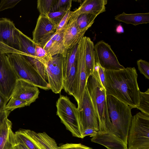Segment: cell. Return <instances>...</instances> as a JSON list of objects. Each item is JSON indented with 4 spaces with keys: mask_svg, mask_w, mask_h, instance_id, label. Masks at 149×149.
<instances>
[{
    "mask_svg": "<svg viewBox=\"0 0 149 149\" xmlns=\"http://www.w3.org/2000/svg\"><path fill=\"white\" fill-rule=\"evenodd\" d=\"M104 88L106 95H111L132 108H136L140 102L137 79L134 67L122 70H105Z\"/></svg>",
    "mask_w": 149,
    "mask_h": 149,
    "instance_id": "obj_1",
    "label": "cell"
},
{
    "mask_svg": "<svg viewBox=\"0 0 149 149\" xmlns=\"http://www.w3.org/2000/svg\"><path fill=\"white\" fill-rule=\"evenodd\" d=\"M112 130L98 144L107 149H127V139L132 116V108L111 95H107Z\"/></svg>",
    "mask_w": 149,
    "mask_h": 149,
    "instance_id": "obj_2",
    "label": "cell"
},
{
    "mask_svg": "<svg viewBox=\"0 0 149 149\" xmlns=\"http://www.w3.org/2000/svg\"><path fill=\"white\" fill-rule=\"evenodd\" d=\"M88 91L98 118L99 131L92 137V142H97L111 132L112 126L109 114L105 90L97 71L88 77L86 85Z\"/></svg>",
    "mask_w": 149,
    "mask_h": 149,
    "instance_id": "obj_3",
    "label": "cell"
},
{
    "mask_svg": "<svg viewBox=\"0 0 149 149\" xmlns=\"http://www.w3.org/2000/svg\"><path fill=\"white\" fill-rule=\"evenodd\" d=\"M6 55L10 65L19 79L26 81L41 89H49L47 82L23 55L17 53Z\"/></svg>",
    "mask_w": 149,
    "mask_h": 149,
    "instance_id": "obj_4",
    "label": "cell"
},
{
    "mask_svg": "<svg viewBox=\"0 0 149 149\" xmlns=\"http://www.w3.org/2000/svg\"><path fill=\"white\" fill-rule=\"evenodd\" d=\"M127 149H149V115L139 112L132 116Z\"/></svg>",
    "mask_w": 149,
    "mask_h": 149,
    "instance_id": "obj_5",
    "label": "cell"
},
{
    "mask_svg": "<svg viewBox=\"0 0 149 149\" xmlns=\"http://www.w3.org/2000/svg\"><path fill=\"white\" fill-rule=\"evenodd\" d=\"M56 115L74 136L82 139L78 110L67 96L60 95L56 102Z\"/></svg>",
    "mask_w": 149,
    "mask_h": 149,
    "instance_id": "obj_6",
    "label": "cell"
},
{
    "mask_svg": "<svg viewBox=\"0 0 149 149\" xmlns=\"http://www.w3.org/2000/svg\"><path fill=\"white\" fill-rule=\"evenodd\" d=\"M85 36H84L78 44L76 77L72 95L77 102L78 106L82 100L88 79L85 64Z\"/></svg>",
    "mask_w": 149,
    "mask_h": 149,
    "instance_id": "obj_7",
    "label": "cell"
},
{
    "mask_svg": "<svg viewBox=\"0 0 149 149\" xmlns=\"http://www.w3.org/2000/svg\"><path fill=\"white\" fill-rule=\"evenodd\" d=\"M78 110L81 134L87 128H92L99 131L98 118L86 86L85 88Z\"/></svg>",
    "mask_w": 149,
    "mask_h": 149,
    "instance_id": "obj_8",
    "label": "cell"
},
{
    "mask_svg": "<svg viewBox=\"0 0 149 149\" xmlns=\"http://www.w3.org/2000/svg\"><path fill=\"white\" fill-rule=\"evenodd\" d=\"M63 57L60 54L53 56L45 65L49 89L56 94L60 93L63 88Z\"/></svg>",
    "mask_w": 149,
    "mask_h": 149,
    "instance_id": "obj_9",
    "label": "cell"
},
{
    "mask_svg": "<svg viewBox=\"0 0 149 149\" xmlns=\"http://www.w3.org/2000/svg\"><path fill=\"white\" fill-rule=\"evenodd\" d=\"M18 79L6 54H0V92L9 100Z\"/></svg>",
    "mask_w": 149,
    "mask_h": 149,
    "instance_id": "obj_10",
    "label": "cell"
},
{
    "mask_svg": "<svg viewBox=\"0 0 149 149\" xmlns=\"http://www.w3.org/2000/svg\"><path fill=\"white\" fill-rule=\"evenodd\" d=\"M95 62L105 70H117L124 67L119 63L111 46L103 40L98 42L94 46Z\"/></svg>",
    "mask_w": 149,
    "mask_h": 149,
    "instance_id": "obj_11",
    "label": "cell"
},
{
    "mask_svg": "<svg viewBox=\"0 0 149 149\" xmlns=\"http://www.w3.org/2000/svg\"><path fill=\"white\" fill-rule=\"evenodd\" d=\"M17 29L13 22L9 19L6 18L0 19V43L21 52Z\"/></svg>",
    "mask_w": 149,
    "mask_h": 149,
    "instance_id": "obj_12",
    "label": "cell"
},
{
    "mask_svg": "<svg viewBox=\"0 0 149 149\" xmlns=\"http://www.w3.org/2000/svg\"><path fill=\"white\" fill-rule=\"evenodd\" d=\"M39 93L38 87L37 86L26 81L19 79L11 97L26 101L29 106L38 98Z\"/></svg>",
    "mask_w": 149,
    "mask_h": 149,
    "instance_id": "obj_13",
    "label": "cell"
},
{
    "mask_svg": "<svg viewBox=\"0 0 149 149\" xmlns=\"http://www.w3.org/2000/svg\"><path fill=\"white\" fill-rule=\"evenodd\" d=\"M63 32L54 31L46 37L39 43L50 56L60 54L64 57L68 50L63 43Z\"/></svg>",
    "mask_w": 149,
    "mask_h": 149,
    "instance_id": "obj_14",
    "label": "cell"
},
{
    "mask_svg": "<svg viewBox=\"0 0 149 149\" xmlns=\"http://www.w3.org/2000/svg\"><path fill=\"white\" fill-rule=\"evenodd\" d=\"M78 15L74 11L70 18L67 27L63 32V43L67 49L78 44L84 37L86 31H81L77 24Z\"/></svg>",
    "mask_w": 149,
    "mask_h": 149,
    "instance_id": "obj_15",
    "label": "cell"
},
{
    "mask_svg": "<svg viewBox=\"0 0 149 149\" xmlns=\"http://www.w3.org/2000/svg\"><path fill=\"white\" fill-rule=\"evenodd\" d=\"M56 27L47 17L40 15L33 32L32 40L39 43L47 36L55 31Z\"/></svg>",
    "mask_w": 149,
    "mask_h": 149,
    "instance_id": "obj_16",
    "label": "cell"
},
{
    "mask_svg": "<svg viewBox=\"0 0 149 149\" xmlns=\"http://www.w3.org/2000/svg\"><path fill=\"white\" fill-rule=\"evenodd\" d=\"M12 125L11 122L8 118L0 127V149H13L17 144Z\"/></svg>",
    "mask_w": 149,
    "mask_h": 149,
    "instance_id": "obj_17",
    "label": "cell"
},
{
    "mask_svg": "<svg viewBox=\"0 0 149 149\" xmlns=\"http://www.w3.org/2000/svg\"><path fill=\"white\" fill-rule=\"evenodd\" d=\"M29 136L40 149H59L55 140L45 132L36 133L24 129Z\"/></svg>",
    "mask_w": 149,
    "mask_h": 149,
    "instance_id": "obj_18",
    "label": "cell"
},
{
    "mask_svg": "<svg viewBox=\"0 0 149 149\" xmlns=\"http://www.w3.org/2000/svg\"><path fill=\"white\" fill-rule=\"evenodd\" d=\"M106 0H85L76 10L73 11L78 15L84 13H90L97 16L105 11Z\"/></svg>",
    "mask_w": 149,
    "mask_h": 149,
    "instance_id": "obj_19",
    "label": "cell"
},
{
    "mask_svg": "<svg viewBox=\"0 0 149 149\" xmlns=\"http://www.w3.org/2000/svg\"><path fill=\"white\" fill-rule=\"evenodd\" d=\"M17 32L22 55L26 58H33L36 59L35 42L18 29Z\"/></svg>",
    "mask_w": 149,
    "mask_h": 149,
    "instance_id": "obj_20",
    "label": "cell"
},
{
    "mask_svg": "<svg viewBox=\"0 0 149 149\" xmlns=\"http://www.w3.org/2000/svg\"><path fill=\"white\" fill-rule=\"evenodd\" d=\"M116 20L134 26L149 23V13L127 14L123 12L115 17Z\"/></svg>",
    "mask_w": 149,
    "mask_h": 149,
    "instance_id": "obj_21",
    "label": "cell"
},
{
    "mask_svg": "<svg viewBox=\"0 0 149 149\" xmlns=\"http://www.w3.org/2000/svg\"><path fill=\"white\" fill-rule=\"evenodd\" d=\"M86 50L85 60L87 78L93 73L95 65L94 46L88 37L85 36Z\"/></svg>",
    "mask_w": 149,
    "mask_h": 149,
    "instance_id": "obj_22",
    "label": "cell"
},
{
    "mask_svg": "<svg viewBox=\"0 0 149 149\" xmlns=\"http://www.w3.org/2000/svg\"><path fill=\"white\" fill-rule=\"evenodd\" d=\"M78 44L68 49L66 56L63 57V80L67 77L70 68L76 61Z\"/></svg>",
    "mask_w": 149,
    "mask_h": 149,
    "instance_id": "obj_23",
    "label": "cell"
},
{
    "mask_svg": "<svg viewBox=\"0 0 149 149\" xmlns=\"http://www.w3.org/2000/svg\"><path fill=\"white\" fill-rule=\"evenodd\" d=\"M77 74V62L74 63L70 70L69 74L63 81V87L65 92L72 95L75 86Z\"/></svg>",
    "mask_w": 149,
    "mask_h": 149,
    "instance_id": "obj_24",
    "label": "cell"
},
{
    "mask_svg": "<svg viewBox=\"0 0 149 149\" xmlns=\"http://www.w3.org/2000/svg\"><path fill=\"white\" fill-rule=\"evenodd\" d=\"M97 16L90 13H84L78 15L77 24L80 31H86L93 23Z\"/></svg>",
    "mask_w": 149,
    "mask_h": 149,
    "instance_id": "obj_25",
    "label": "cell"
},
{
    "mask_svg": "<svg viewBox=\"0 0 149 149\" xmlns=\"http://www.w3.org/2000/svg\"><path fill=\"white\" fill-rule=\"evenodd\" d=\"M15 134L17 143L23 144L29 149H40L29 136L24 129L19 130Z\"/></svg>",
    "mask_w": 149,
    "mask_h": 149,
    "instance_id": "obj_26",
    "label": "cell"
},
{
    "mask_svg": "<svg viewBox=\"0 0 149 149\" xmlns=\"http://www.w3.org/2000/svg\"><path fill=\"white\" fill-rule=\"evenodd\" d=\"M140 102L137 108L141 112L149 115V88L144 92H139Z\"/></svg>",
    "mask_w": 149,
    "mask_h": 149,
    "instance_id": "obj_27",
    "label": "cell"
},
{
    "mask_svg": "<svg viewBox=\"0 0 149 149\" xmlns=\"http://www.w3.org/2000/svg\"><path fill=\"white\" fill-rule=\"evenodd\" d=\"M72 0H55L50 12L70 10Z\"/></svg>",
    "mask_w": 149,
    "mask_h": 149,
    "instance_id": "obj_28",
    "label": "cell"
},
{
    "mask_svg": "<svg viewBox=\"0 0 149 149\" xmlns=\"http://www.w3.org/2000/svg\"><path fill=\"white\" fill-rule=\"evenodd\" d=\"M55 0H38L37 8L40 15L47 17Z\"/></svg>",
    "mask_w": 149,
    "mask_h": 149,
    "instance_id": "obj_29",
    "label": "cell"
},
{
    "mask_svg": "<svg viewBox=\"0 0 149 149\" xmlns=\"http://www.w3.org/2000/svg\"><path fill=\"white\" fill-rule=\"evenodd\" d=\"M26 59L30 62L43 78L47 82V74L45 65L37 59L33 58Z\"/></svg>",
    "mask_w": 149,
    "mask_h": 149,
    "instance_id": "obj_30",
    "label": "cell"
},
{
    "mask_svg": "<svg viewBox=\"0 0 149 149\" xmlns=\"http://www.w3.org/2000/svg\"><path fill=\"white\" fill-rule=\"evenodd\" d=\"M36 59L45 66L49 58L52 56L49 55L39 43L35 44Z\"/></svg>",
    "mask_w": 149,
    "mask_h": 149,
    "instance_id": "obj_31",
    "label": "cell"
},
{
    "mask_svg": "<svg viewBox=\"0 0 149 149\" xmlns=\"http://www.w3.org/2000/svg\"><path fill=\"white\" fill-rule=\"evenodd\" d=\"M25 106H28L26 101L11 97L6 105L5 109L11 112L15 109Z\"/></svg>",
    "mask_w": 149,
    "mask_h": 149,
    "instance_id": "obj_32",
    "label": "cell"
},
{
    "mask_svg": "<svg viewBox=\"0 0 149 149\" xmlns=\"http://www.w3.org/2000/svg\"><path fill=\"white\" fill-rule=\"evenodd\" d=\"M67 12L56 11L50 12L47 17L57 27Z\"/></svg>",
    "mask_w": 149,
    "mask_h": 149,
    "instance_id": "obj_33",
    "label": "cell"
},
{
    "mask_svg": "<svg viewBox=\"0 0 149 149\" xmlns=\"http://www.w3.org/2000/svg\"><path fill=\"white\" fill-rule=\"evenodd\" d=\"M137 64L138 70L140 72L143 74L147 79H149V63L142 60L137 61Z\"/></svg>",
    "mask_w": 149,
    "mask_h": 149,
    "instance_id": "obj_34",
    "label": "cell"
},
{
    "mask_svg": "<svg viewBox=\"0 0 149 149\" xmlns=\"http://www.w3.org/2000/svg\"><path fill=\"white\" fill-rule=\"evenodd\" d=\"M72 13L70 10H68L57 26L56 31L58 32H63L66 28Z\"/></svg>",
    "mask_w": 149,
    "mask_h": 149,
    "instance_id": "obj_35",
    "label": "cell"
},
{
    "mask_svg": "<svg viewBox=\"0 0 149 149\" xmlns=\"http://www.w3.org/2000/svg\"><path fill=\"white\" fill-rule=\"evenodd\" d=\"M21 0H3L0 3V11L15 7Z\"/></svg>",
    "mask_w": 149,
    "mask_h": 149,
    "instance_id": "obj_36",
    "label": "cell"
},
{
    "mask_svg": "<svg viewBox=\"0 0 149 149\" xmlns=\"http://www.w3.org/2000/svg\"><path fill=\"white\" fill-rule=\"evenodd\" d=\"M59 149H93L81 143H66L58 147Z\"/></svg>",
    "mask_w": 149,
    "mask_h": 149,
    "instance_id": "obj_37",
    "label": "cell"
},
{
    "mask_svg": "<svg viewBox=\"0 0 149 149\" xmlns=\"http://www.w3.org/2000/svg\"><path fill=\"white\" fill-rule=\"evenodd\" d=\"M94 70L97 71L101 82L104 88L105 80L104 74L105 69L101 67L98 63L95 62Z\"/></svg>",
    "mask_w": 149,
    "mask_h": 149,
    "instance_id": "obj_38",
    "label": "cell"
},
{
    "mask_svg": "<svg viewBox=\"0 0 149 149\" xmlns=\"http://www.w3.org/2000/svg\"><path fill=\"white\" fill-rule=\"evenodd\" d=\"M10 112V111L5 109L0 111V127L8 119V117Z\"/></svg>",
    "mask_w": 149,
    "mask_h": 149,
    "instance_id": "obj_39",
    "label": "cell"
},
{
    "mask_svg": "<svg viewBox=\"0 0 149 149\" xmlns=\"http://www.w3.org/2000/svg\"><path fill=\"white\" fill-rule=\"evenodd\" d=\"M97 131L94 129L89 128L85 129L82 134V139L87 136H90V137H92L96 135Z\"/></svg>",
    "mask_w": 149,
    "mask_h": 149,
    "instance_id": "obj_40",
    "label": "cell"
},
{
    "mask_svg": "<svg viewBox=\"0 0 149 149\" xmlns=\"http://www.w3.org/2000/svg\"><path fill=\"white\" fill-rule=\"evenodd\" d=\"M9 101L8 99L0 92V111L5 109V107Z\"/></svg>",
    "mask_w": 149,
    "mask_h": 149,
    "instance_id": "obj_41",
    "label": "cell"
},
{
    "mask_svg": "<svg viewBox=\"0 0 149 149\" xmlns=\"http://www.w3.org/2000/svg\"><path fill=\"white\" fill-rule=\"evenodd\" d=\"M13 149H29L25 145L22 144L17 143L13 147Z\"/></svg>",
    "mask_w": 149,
    "mask_h": 149,
    "instance_id": "obj_42",
    "label": "cell"
},
{
    "mask_svg": "<svg viewBox=\"0 0 149 149\" xmlns=\"http://www.w3.org/2000/svg\"><path fill=\"white\" fill-rule=\"evenodd\" d=\"M116 32L118 33H121L124 32V29L121 24H119L116 27Z\"/></svg>",
    "mask_w": 149,
    "mask_h": 149,
    "instance_id": "obj_43",
    "label": "cell"
}]
</instances>
